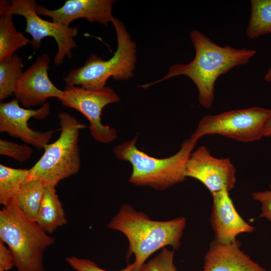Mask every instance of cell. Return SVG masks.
Returning a JSON list of instances; mask_svg holds the SVG:
<instances>
[{
  "mask_svg": "<svg viewBox=\"0 0 271 271\" xmlns=\"http://www.w3.org/2000/svg\"><path fill=\"white\" fill-rule=\"evenodd\" d=\"M190 36L195 51L193 60L187 64L171 66L163 77L141 87L148 88L171 78L185 75L196 86L199 103L206 108H210L214 99V86L217 78L233 68L247 63L256 51L246 48L236 49L230 45H218L197 30H192Z\"/></svg>",
  "mask_w": 271,
  "mask_h": 271,
  "instance_id": "1",
  "label": "cell"
},
{
  "mask_svg": "<svg viewBox=\"0 0 271 271\" xmlns=\"http://www.w3.org/2000/svg\"><path fill=\"white\" fill-rule=\"evenodd\" d=\"M250 3L247 36L255 39L271 33V0H251Z\"/></svg>",
  "mask_w": 271,
  "mask_h": 271,
  "instance_id": "19",
  "label": "cell"
},
{
  "mask_svg": "<svg viewBox=\"0 0 271 271\" xmlns=\"http://www.w3.org/2000/svg\"><path fill=\"white\" fill-rule=\"evenodd\" d=\"M211 195L213 203L210 222L215 240L230 243L237 240L239 234L254 231V227L236 211L229 191L222 190Z\"/></svg>",
  "mask_w": 271,
  "mask_h": 271,
  "instance_id": "14",
  "label": "cell"
},
{
  "mask_svg": "<svg viewBox=\"0 0 271 271\" xmlns=\"http://www.w3.org/2000/svg\"><path fill=\"white\" fill-rule=\"evenodd\" d=\"M31 44V40L16 29L13 15L1 16L0 19V62L12 57L15 52Z\"/></svg>",
  "mask_w": 271,
  "mask_h": 271,
  "instance_id": "18",
  "label": "cell"
},
{
  "mask_svg": "<svg viewBox=\"0 0 271 271\" xmlns=\"http://www.w3.org/2000/svg\"><path fill=\"white\" fill-rule=\"evenodd\" d=\"M58 117L59 138L45 146L42 157L28 170V180H40L45 186L56 187L60 181L76 174L80 167L79 132L86 126L66 112Z\"/></svg>",
  "mask_w": 271,
  "mask_h": 271,
  "instance_id": "6",
  "label": "cell"
},
{
  "mask_svg": "<svg viewBox=\"0 0 271 271\" xmlns=\"http://www.w3.org/2000/svg\"><path fill=\"white\" fill-rule=\"evenodd\" d=\"M23 68L22 60L16 54L0 62L1 101L14 93L17 82L24 72Z\"/></svg>",
  "mask_w": 271,
  "mask_h": 271,
  "instance_id": "21",
  "label": "cell"
},
{
  "mask_svg": "<svg viewBox=\"0 0 271 271\" xmlns=\"http://www.w3.org/2000/svg\"><path fill=\"white\" fill-rule=\"evenodd\" d=\"M119 96L111 87L91 90L77 86H66L59 99L63 105L74 108L83 114L90 123L91 135L97 142L109 143L117 137L116 131L103 125L101 115L103 108L110 103L119 101Z\"/></svg>",
  "mask_w": 271,
  "mask_h": 271,
  "instance_id": "9",
  "label": "cell"
},
{
  "mask_svg": "<svg viewBox=\"0 0 271 271\" xmlns=\"http://www.w3.org/2000/svg\"><path fill=\"white\" fill-rule=\"evenodd\" d=\"M174 257V250L164 247L157 256L146 262L139 271H178Z\"/></svg>",
  "mask_w": 271,
  "mask_h": 271,
  "instance_id": "22",
  "label": "cell"
},
{
  "mask_svg": "<svg viewBox=\"0 0 271 271\" xmlns=\"http://www.w3.org/2000/svg\"><path fill=\"white\" fill-rule=\"evenodd\" d=\"M45 186L40 180H27L13 200L28 218L36 221L43 198Z\"/></svg>",
  "mask_w": 271,
  "mask_h": 271,
  "instance_id": "17",
  "label": "cell"
},
{
  "mask_svg": "<svg viewBox=\"0 0 271 271\" xmlns=\"http://www.w3.org/2000/svg\"><path fill=\"white\" fill-rule=\"evenodd\" d=\"M185 176L202 183L211 194L230 191L235 187L236 169L229 158L213 157L204 146L192 152L185 167Z\"/></svg>",
  "mask_w": 271,
  "mask_h": 271,
  "instance_id": "10",
  "label": "cell"
},
{
  "mask_svg": "<svg viewBox=\"0 0 271 271\" xmlns=\"http://www.w3.org/2000/svg\"><path fill=\"white\" fill-rule=\"evenodd\" d=\"M14 266L13 258L9 249L0 240V271H7Z\"/></svg>",
  "mask_w": 271,
  "mask_h": 271,
  "instance_id": "26",
  "label": "cell"
},
{
  "mask_svg": "<svg viewBox=\"0 0 271 271\" xmlns=\"http://www.w3.org/2000/svg\"><path fill=\"white\" fill-rule=\"evenodd\" d=\"M271 118V109L258 106L204 115L190 139L197 142L201 138L217 134L238 142L249 143L263 137L265 126Z\"/></svg>",
  "mask_w": 271,
  "mask_h": 271,
  "instance_id": "7",
  "label": "cell"
},
{
  "mask_svg": "<svg viewBox=\"0 0 271 271\" xmlns=\"http://www.w3.org/2000/svg\"><path fill=\"white\" fill-rule=\"evenodd\" d=\"M33 153L32 149L25 145H19L15 142L0 140V154L24 162L28 160Z\"/></svg>",
  "mask_w": 271,
  "mask_h": 271,
  "instance_id": "23",
  "label": "cell"
},
{
  "mask_svg": "<svg viewBox=\"0 0 271 271\" xmlns=\"http://www.w3.org/2000/svg\"><path fill=\"white\" fill-rule=\"evenodd\" d=\"M47 234L67 223V220L55 187L45 186L42 202L36 221Z\"/></svg>",
  "mask_w": 271,
  "mask_h": 271,
  "instance_id": "16",
  "label": "cell"
},
{
  "mask_svg": "<svg viewBox=\"0 0 271 271\" xmlns=\"http://www.w3.org/2000/svg\"><path fill=\"white\" fill-rule=\"evenodd\" d=\"M136 142L137 137L120 144L113 150L118 159L127 161L131 165L132 171L129 179L130 183L164 190L185 180L186 165L196 142L190 138L187 139L176 154L160 159L150 156L138 150Z\"/></svg>",
  "mask_w": 271,
  "mask_h": 271,
  "instance_id": "4",
  "label": "cell"
},
{
  "mask_svg": "<svg viewBox=\"0 0 271 271\" xmlns=\"http://www.w3.org/2000/svg\"><path fill=\"white\" fill-rule=\"evenodd\" d=\"M37 4L35 0H2L0 15H18L24 17L26 22L25 32L31 36V45L35 51L40 47L42 40L53 37L58 47L54 62L59 66L66 57L71 58L72 50L78 47L74 38L78 34V29L41 18L36 11Z\"/></svg>",
  "mask_w": 271,
  "mask_h": 271,
  "instance_id": "8",
  "label": "cell"
},
{
  "mask_svg": "<svg viewBox=\"0 0 271 271\" xmlns=\"http://www.w3.org/2000/svg\"><path fill=\"white\" fill-rule=\"evenodd\" d=\"M264 80L267 82H271V67L267 70L264 76Z\"/></svg>",
  "mask_w": 271,
  "mask_h": 271,
  "instance_id": "28",
  "label": "cell"
},
{
  "mask_svg": "<svg viewBox=\"0 0 271 271\" xmlns=\"http://www.w3.org/2000/svg\"><path fill=\"white\" fill-rule=\"evenodd\" d=\"M271 136V118L266 123L263 131V137Z\"/></svg>",
  "mask_w": 271,
  "mask_h": 271,
  "instance_id": "27",
  "label": "cell"
},
{
  "mask_svg": "<svg viewBox=\"0 0 271 271\" xmlns=\"http://www.w3.org/2000/svg\"><path fill=\"white\" fill-rule=\"evenodd\" d=\"M117 47L113 56L107 60L92 54L84 64L71 71L64 78L66 86H80L91 90L105 87L107 80H127L134 74L137 62V46L124 24L113 17Z\"/></svg>",
  "mask_w": 271,
  "mask_h": 271,
  "instance_id": "5",
  "label": "cell"
},
{
  "mask_svg": "<svg viewBox=\"0 0 271 271\" xmlns=\"http://www.w3.org/2000/svg\"><path fill=\"white\" fill-rule=\"evenodd\" d=\"M50 63L49 55H41L18 79L14 94L24 108L44 104L50 97L58 100L62 97L63 90L57 88L49 77Z\"/></svg>",
  "mask_w": 271,
  "mask_h": 271,
  "instance_id": "12",
  "label": "cell"
},
{
  "mask_svg": "<svg viewBox=\"0 0 271 271\" xmlns=\"http://www.w3.org/2000/svg\"><path fill=\"white\" fill-rule=\"evenodd\" d=\"M114 0H69L60 8L49 10L36 5L38 15L49 17L53 22L69 26L74 20L84 18L89 23H98L105 27L111 23Z\"/></svg>",
  "mask_w": 271,
  "mask_h": 271,
  "instance_id": "13",
  "label": "cell"
},
{
  "mask_svg": "<svg viewBox=\"0 0 271 271\" xmlns=\"http://www.w3.org/2000/svg\"><path fill=\"white\" fill-rule=\"evenodd\" d=\"M251 197L261 204L259 217L271 222V184L268 190L252 193Z\"/></svg>",
  "mask_w": 271,
  "mask_h": 271,
  "instance_id": "25",
  "label": "cell"
},
{
  "mask_svg": "<svg viewBox=\"0 0 271 271\" xmlns=\"http://www.w3.org/2000/svg\"><path fill=\"white\" fill-rule=\"evenodd\" d=\"M200 271H266L240 249L237 240L230 243L212 240Z\"/></svg>",
  "mask_w": 271,
  "mask_h": 271,
  "instance_id": "15",
  "label": "cell"
},
{
  "mask_svg": "<svg viewBox=\"0 0 271 271\" xmlns=\"http://www.w3.org/2000/svg\"><path fill=\"white\" fill-rule=\"evenodd\" d=\"M186 224L185 217L166 221L153 220L145 213L125 204L108 223L107 227L126 236L129 243L127 256L134 255L133 271H139L149 257L158 250L167 246L178 249Z\"/></svg>",
  "mask_w": 271,
  "mask_h": 271,
  "instance_id": "2",
  "label": "cell"
},
{
  "mask_svg": "<svg viewBox=\"0 0 271 271\" xmlns=\"http://www.w3.org/2000/svg\"><path fill=\"white\" fill-rule=\"evenodd\" d=\"M0 239L6 244L17 271H45V249L55 238L26 217L13 201L0 211Z\"/></svg>",
  "mask_w": 271,
  "mask_h": 271,
  "instance_id": "3",
  "label": "cell"
},
{
  "mask_svg": "<svg viewBox=\"0 0 271 271\" xmlns=\"http://www.w3.org/2000/svg\"><path fill=\"white\" fill-rule=\"evenodd\" d=\"M66 260L76 271H109L99 267L95 262L88 259L70 256L66 257ZM133 263H129L125 268L117 271H133Z\"/></svg>",
  "mask_w": 271,
  "mask_h": 271,
  "instance_id": "24",
  "label": "cell"
},
{
  "mask_svg": "<svg viewBox=\"0 0 271 271\" xmlns=\"http://www.w3.org/2000/svg\"><path fill=\"white\" fill-rule=\"evenodd\" d=\"M28 170L15 169L0 165V203L10 204L28 180Z\"/></svg>",
  "mask_w": 271,
  "mask_h": 271,
  "instance_id": "20",
  "label": "cell"
},
{
  "mask_svg": "<svg viewBox=\"0 0 271 271\" xmlns=\"http://www.w3.org/2000/svg\"><path fill=\"white\" fill-rule=\"evenodd\" d=\"M50 112L49 103H45L40 108L34 110L22 107L16 98L0 104V131L20 139L38 149H44L52 139L54 131L41 132L29 127L28 121L32 117L43 119Z\"/></svg>",
  "mask_w": 271,
  "mask_h": 271,
  "instance_id": "11",
  "label": "cell"
}]
</instances>
